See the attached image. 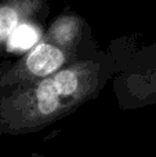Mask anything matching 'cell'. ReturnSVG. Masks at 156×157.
I'll return each mask as SVG.
<instances>
[{"label":"cell","instance_id":"5b68a950","mask_svg":"<svg viewBox=\"0 0 156 157\" xmlns=\"http://www.w3.org/2000/svg\"><path fill=\"white\" fill-rule=\"evenodd\" d=\"M76 29H77V24L75 19L64 18V19H61V21H58L57 24L53 26V35H54V37L57 39L60 43L66 44L76 35Z\"/></svg>","mask_w":156,"mask_h":157},{"label":"cell","instance_id":"6da1fadb","mask_svg":"<svg viewBox=\"0 0 156 157\" xmlns=\"http://www.w3.org/2000/svg\"><path fill=\"white\" fill-rule=\"evenodd\" d=\"M82 86L80 77L72 69L61 71L53 77H46L35 91V103L19 120L14 134L35 130L39 125L51 121L66 108L61 99L73 97Z\"/></svg>","mask_w":156,"mask_h":157},{"label":"cell","instance_id":"7a4b0ae2","mask_svg":"<svg viewBox=\"0 0 156 157\" xmlns=\"http://www.w3.org/2000/svg\"><path fill=\"white\" fill-rule=\"evenodd\" d=\"M65 61L62 51L50 43H40L33 47L25 59V66L35 76L47 77L61 68Z\"/></svg>","mask_w":156,"mask_h":157},{"label":"cell","instance_id":"3957f363","mask_svg":"<svg viewBox=\"0 0 156 157\" xmlns=\"http://www.w3.org/2000/svg\"><path fill=\"white\" fill-rule=\"evenodd\" d=\"M28 13V0H2L0 2V50L7 44L13 32L22 24Z\"/></svg>","mask_w":156,"mask_h":157},{"label":"cell","instance_id":"277c9868","mask_svg":"<svg viewBox=\"0 0 156 157\" xmlns=\"http://www.w3.org/2000/svg\"><path fill=\"white\" fill-rule=\"evenodd\" d=\"M39 37H40V32L33 25L22 22L10 36L7 41V48L15 52L26 51L37 43Z\"/></svg>","mask_w":156,"mask_h":157}]
</instances>
